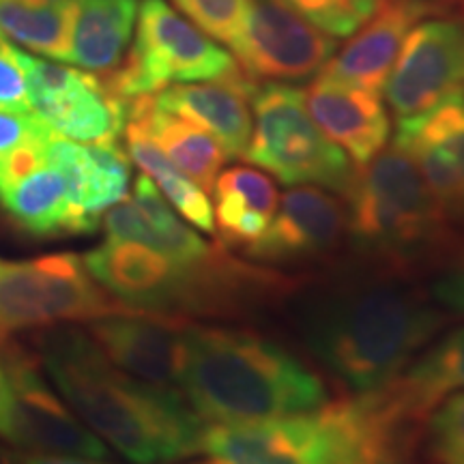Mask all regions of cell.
Returning <instances> with one entry per match:
<instances>
[{
  "instance_id": "6da1fadb",
  "label": "cell",
  "mask_w": 464,
  "mask_h": 464,
  "mask_svg": "<svg viewBox=\"0 0 464 464\" xmlns=\"http://www.w3.org/2000/svg\"><path fill=\"white\" fill-rule=\"evenodd\" d=\"M290 299L301 344L348 398L385 390L454 321L420 277L359 258Z\"/></svg>"
},
{
  "instance_id": "7a4b0ae2",
  "label": "cell",
  "mask_w": 464,
  "mask_h": 464,
  "mask_svg": "<svg viewBox=\"0 0 464 464\" xmlns=\"http://www.w3.org/2000/svg\"><path fill=\"white\" fill-rule=\"evenodd\" d=\"M39 355L69 409L127 460L161 464L200 454L207 421L183 393L116 368L89 332L72 324L45 327Z\"/></svg>"
},
{
  "instance_id": "3957f363",
  "label": "cell",
  "mask_w": 464,
  "mask_h": 464,
  "mask_svg": "<svg viewBox=\"0 0 464 464\" xmlns=\"http://www.w3.org/2000/svg\"><path fill=\"white\" fill-rule=\"evenodd\" d=\"M110 297L161 316L241 318L288 299L304 277L232 256L222 243L194 263H179L147 246L108 239L84 256Z\"/></svg>"
},
{
  "instance_id": "277c9868",
  "label": "cell",
  "mask_w": 464,
  "mask_h": 464,
  "mask_svg": "<svg viewBox=\"0 0 464 464\" xmlns=\"http://www.w3.org/2000/svg\"><path fill=\"white\" fill-rule=\"evenodd\" d=\"M179 390L200 420L235 423L327 404L321 372L254 329L185 323Z\"/></svg>"
},
{
  "instance_id": "5b68a950",
  "label": "cell",
  "mask_w": 464,
  "mask_h": 464,
  "mask_svg": "<svg viewBox=\"0 0 464 464\" xmlns=\"http://www.w3.org/2000/svg\"><path fill=\"white\" fill-rule=\"evenodd\" d=\"M398 434L368 398H344L307 413L207 423L200 454L213 464H379L406 458Z\"/></svg>"
},
{
  "instance_id": "8992f818",
  "label": "cell",
  "mask_w": 464,
  "mask_h": 464,
  "mask_svg": "<svg viewBox=\"0 0 464 464\" xmlns=\"http://www.w3.org/2000/svg\"><path fill=\"white\" fill-rule=\"evenodd\" d=\"M454 239L420 168L398 144L357 170L346 196V241L365 263L428 276Z\"/></svg>"
},
{
  "instance_id": "52a82bcc",
  "label": "cell",
  "mask_w": 464,
  "mask_h": 464,
  "mask_svg": "<svg viewBox=\"0 0 464 464\" xmlns=\"http://www.w3.org/2000/svg\"><path fill=\"white\" fill-rule=\"evenodd\" d=\"M249 103L254 127L243 155L249 164L284 185H316L346 198L357 168L312 121L304 91L284 82L256 84Z\"/></svg>"
},
{
  "instance_id": "ba28073f",
  "label": "cell",
  "mask_w": 464,
  "mask_h": 464,
  "mask_svg": "<svg viewBox=\"0 0 464 464\" xmlns=\"http://www.w3.org/2000/svg\"><path fill=\"white\" fill-rule=\"evenodd\" d=\"M136 39L106 82L125 102L172 84L208 82L241 72L237 58L166 0H142Z\"/></svg>"
},
{
  "instance_id": "9c48e42d",
  "label": "cell",
  "mask_w": 464,
  "mask_h": 464,
  "mask_svg": "<svg viewBox=\"0 0 464 464\" xmlns=\"http://www.w3.org/2000/svg\"><path fill=\"white\" fill-rule=\"evenodd\" d=\"M131 310L100 286L72 252L34 260H0V332L92 323Z\"/></svg>"
},
{
  "instance_id": "30bf717a",
  "label": "cell",
  "mask_w": 464,
  "mask_h": 464,
  "mask_svg": "<svg viewBox=\"0 0 464 464\" xmlns=\"http://www.w3.org/2000/svg\"><path fill=\"white\" fill-rule=\"evenodd\" d=\"M28 102L54 136L97 144L119 142L125 131L130 102L119 97L100 75L42 61L22 52Z\"/></svg>"
},
{
  "instance_id": "8fae6325",
  "label": "cell",
  "mask_w": 464,
  "mask_h": 464,
  "mask_svg": "<svg viewBox=\"0 0 464 464\" xmlns=\"http://www.w3.org/2000/svg\"><path fill=\"white\" fill-rule=\"evenodd\" d=\"M382 91L396 125L464 95V17H430L413 26Z\"/></svg>"
},
{
  "instance_id": "7c38bea8",
  "label": "cell",
  "mask_w": 464,
  "mask_h": 464,
  "mask_svg": "<svg viewBox=\"0 0 464 464\" xmlns=\"http://www.w3.org/2000/svg\"><path fill=\"white\" fill-rule=\"evenodd\" d=\"M230 50L256 82H299L321 73L338 44L282 0H247L241 34Z\"/></svg>"
},
{
  "instance_id": "4fadbf2b",
  "label": "cell",
  "mask_w": 464,
  "mask_h": 464,
  "mask_svg": "<svg viewBox=\"0 0 464 464\" xmlns=\"http://www.w3.org/2000/svg\"><path fill=\"white\" fill-rule=\"evenodd\" d=\"M0 365L14 387L17 448L48 456L106 460L110 451L103 440L89 430L73 415V411H69L65 400L52 392L37 359L3 332H0Z\"/></svg>"
},
{
  "instance_id": "5bb4252c",
  "label": "cell",
  "mask_w": 464,
  "mask_h": 464,
  "mask_svg": "<svg viewBox=\"0 0 464 464\" xmlns=\"http://www.w3.org/2000/svg\"><path fill=\"white\" fill-rule=\"evenodd\" d=\"M346 241V205L316 185H295L277 207L269 228L243 256L265 266L327 263Z\"/></svg>"
},
{
  "instance_id": "9a60e30c",
  "label": "cell",
  "mask_w": 464,
  "mask_h": 464,
  "mask_svg": "<svg viewBox=\"0 0 464 464\" xmlns=\"http://www.w3.org/2000/svg\"><path fill=\"white\" fill-rule=\"evenodd\" d=\"M185 318L127 310L89 323L103 355L133 379L160 390H179Z\"/></svg>"
},
{
  "instance_id": "2e32d148",
  "label": "cell",
  "mask_w": 464,
  "mask_h": 464,
  "mask_svg": "<svg viewBox=\"0 0 464 464\" xmlns=\"http://www.w3.org/2000/svg\"><path fill=\"white\" fill-rule=\"evenodd\" d=\"M464 392V324L426 346L385 390L363 396L393 430L413 437L440 400Z\"/></svg>"
},
{
  "instance_id": "e0dca14e",
  "label": "cell",
  "mask_w": 464,
  "mask_h": 464,
  "mask_svg": "<svg viewBox=\"0 0 464 464\" xmlns=\"http://www.w3.org/2000/svg\"><path fill=\"white\" fill-rule=\"evenodd\" d=\"M393 144L413 158L448 222L464 226V95L396 125Z\"/></svg>"
},
{
  "instance_id": "ac0fdd59",
  "label": "cell",
  "mask_w": 464,
  "mask_h": 464,
  "mask_svg": "<svg viewBox=\"0 0 464 464\" xmlns=\"http://www.w3.org/2000/svg\"><path fill=\"white\" fill-rule=\"evenodd\" d=\"M432 11L428 0H379L372 15L351 34L344 48L335 50L318 75L382 92L406 34Z\"/></svg>"
},
{
  "instance_id": "d6986e66",
  "label": "cell",
  "mask_w": 464,
  "mask_h": 464,
  "mask_svg": "<svg viewBox=\"0 0 464 464\" xmlns=\"http://www.w3.org/2000/svg\"><path fill=\"white\" fill-rule=\"evenodd\" d=\"M304 102L318 130L344 150L357 170L387 147L392 121L381 92L318 75L304 91Z\"/></svg>"
},
{
  "instance_id": "ffe728a7",
  "label": "cell",
  "mask_w": 464,
  "mask_h": 464,
  "mask_svg": "<svg viewBox=\"0 0 464 464\" xmlns=\"http://www.w3.org/2000/svg\"><path fill=\"white\" fill-rule=\"evenodd\" d=\"M45 158L65 177L73 213L89 235L102 216L116 202L127 198L131 166L119 142H75L52 133Z\"/></svg>"
},
{
  "instance_id": "44dd1931",
  "label": "cell",
  "mask_w": 464,
  "mask_h": 464,
  "mask_svg": "<svg viewBox=\"0 0 464 464\" xmlns=\"http://www.w3.org/2000/svg\"><path fill=\"white\" fill-rule=\"evenodd\" d=\"M256 80L237 72L208 82L172 84L155 92L153 102L161 110L191 121L222 144L228 158H243L252 138V92Z\"/></svg>"
},
{
  "instance_id": "7402d4cb",
  "label": "cell",
  "mask_w": 464,
  "mask_h": 464,
  "mask_svg": "<svg viewBox=\"0 0 464 464\" xmlns=\"http://www.w3.org/2000/svg\"><path fill=\"white\" fill-rule=\"evenodd\" d=\"M103 230L108 239L140 243L179 263H194L216 249L179 218L147 174L136 179L130 198L108 208Z\"/></svg>"
},
{
  "instance_id": "603a6c76",
  "label": "cell",
  "mask_w": 464,
  "mask_h": 464,
  "mask_svg": "<svg viewBox=\"0 0 464 464\" xmlns=\"http://www.w3.org/2000/svg\"><path fill=\"white\" fill-rule=\"evenodd\" d=\"M0 207L15 226L34 237L84 235L69 200L65 177L48 158L0 181Z\"/></svg>"
},
{
  "instance_id": "cb8c5ba5",
  "label": "cell",
  "mask_w": 464,
  "mask_h": 464,
  "mask_svg": "<svg viewBox=\"0 0 464 464\" xmlns=\"http://www.w3.org/2000/svg\"><path fill=\"white\" fill-rule=\"evenodd\" d=\"M213 218L224 247L247 249L269 228L277 211L274 179L252 166H232L218 174L213 185Z\"/></svg>"
},
{
  "instance_id": "d4e9b609",
  "label": "cell",
  "mask_w": 464,
  "mask_h": 464,
  "mask_svg": "<svg viewBox=\"0 0 464 464\" xmlns=\"http://www.w3.org/2000/svg\"><path fill=\"white\" fill-rule=\"evenodd\" d=\"M127 121H133L147 131V136L158 144L161 153L181 170L185 177L198 183L205 191H211L218 174L222 172L224 153L211 133L191 121L161 110L153 102V95L136 97L130 102Z\"/></svg>"
},
{
  "instance_id": "484cf974",
  "label": "cell",
  "mask_w": 464,
  "mask_h": 464,
  "mask_svg": "<svg viewBox=\"0 0 464 464\" xmlns=\"http://www.w3.org/2000/svg\"><path fill=\"white\" fill-rule=\"evenodd\" d=\"M140 0H73L67 63L92 73H110L123 61Z\"/></svg>"
},
{
  "instance_id": "4316f807",
  "label": "cell",
  "mask_w": 464,
  "mask_h": 464,
  "mask_svg": "<svg viewBox=\"0 0 464 464\" xmlns=\"http://www.w3.org/2000/svg\"><path fill=\"white\" fill-rule=\"evenodd\" d=\"M125 140L130 158L142 168L149 179L160 185L161 196L170 202L174 211L181 216L185 222L198 228L200 232H216V218H213V205L207 198V191L198 183L191 181L189 177L179 170L170 160L161 153L158 144L147 136L140 125L127 121Z\"/></svg>"
},
{
  "instance_id": "83f0119b",
  "label": "cell",
  "mask_w": 464,
  "mask_h": 464,
  "mask_svg": "<svg viewBox=\"0 0 464 464\" xmlns=\"http://www.w3.org/2000/svg\"><path fill=\"white\" fill-rule=\"evenodd\" d=\"M73 0H0V37L67 63Z\"/></svg>"
},
{
  "instance_id": "f1b7e54d",
  "label": "cell",
  "mask_w": 464,
  "mask_h": 464,
  "mask_svg": "<svg viewBox=\"0 0 464 464\" xmlns=\"http://www.w3.org/2000/svg\"><path fill=\"white\" fill-rule=\"evenodd\" d=\"M282 3L312 22L318 31L340 39L351 37L372 15L379 0H282Z\"/></svg>"
},
{
  "instance_id": "f546056e",
  "label": "cell",
  "mask_w": 464,
  "mask_h": 464,
  "mask_svg": "<svg viewBox=\"0 0 464 464\" xmlns=\"http://www.w3.org/2000/svg\"><path fill=\"white\" fill-rule=\"evenodd\" d=\"M423 423L434 462L464 464V392L440 400Z\"/></svg>"
},
{
  "instance_id": "4dcf8cb0",
  "label": "cell",
  "mask_w": 464,
  "mask_h": 464,
  "mask_svg": "<svg viewBox=\"0 0 464 464\" xmlns=\"http://www.w3.org/2000/svg\"><path fill=\"white\" fill-rule=\"evenodd\" d=\"M189 22L216 42L228 45L239 39L243 20H246L247 0H172Z\"/></svg>"
},
{
  "instance_id": "1f68e13d",
  "label": "cell",
  "mask_w": 464,
  "mask_h": 464,
  "mask_svg": "<svg viewBox=\"0 0 464 464\" xmlns=\"http://www.w3.org/2000/svg\"><path fill=\"white\" fill-rule=\"evenodd\" d=\"M428 293L451 318H464V230L454 235L445 254L434 265Z\"/></svg>"
},
{
  "instance_id": "d6a6232c",
  "label": "cell",
  "mask_w": 464,
  "mask_h": 464,
  "mask_svg": "<svg viewBox=\"0 0 464 464\" xmlns=\"http://www.w3.org/2000/svg\"><path fill=\"white\" fill-rule=\"evenodd\" d=\"M0 110L31 112L22 50L0 37Z\"/></svg>"
},
{
  "instance_id": "836d02e7",
  "label": "cell",
  "mask_w": 464,
  "mask_h": 464,
  "mask_svg": "<svg viewBox=\"0 0 464 464\" xmlns=\"http://www.w3.org/2000/svg\"><path fill=\"white\" fill-rule=\"evenodd\" d=\"M52 133L33 112H7L0 110V166L11 155L39 138Z\"/></svg>"
},
{
  "instance_id": "e575fe53",
  "label": "cell",
  "mask_w": 464,
  "mask_h": 464,
  "mask_svg": "<svg viewBox=\"0 0 464 464\" xmlns=\"http://www.w3.org/2000/svg\"><path fill=\"white\" fill-rule=\"evenodd\" d=\"M17 437V411H15V396L14 387L0 365V439L9 440L15 445Z\"/></svg>"
},
{
  "instance_id": "d590c367",
  "label": "cell",
  "mask_w": 464,
  "mask_h": 464,
  "mask_svg": "<svg viewBox=\"0 0 464 464\" xmlns=\"http://www.w3.org/2000/svg\"><path fill=\"white\" fill-rule=\"evenodd\" d=\"M20 464H102V460H86V458L72 456H48V454H33L20 458ZM213 464V462H207Z\"/></svg>"
},
{
  "instance_id": "8d00e7d4",
  "label": "cell",
  "mask_w": 464,
  "mask_h": 464,
  "mask_svg": "<svg viewBox=\"0 0 464 464\" xmlns=\"http://www.w3.org/2000/svg\"><path fill=\"white\" fill-rule=\"evenodd\" d=\"M0 464H20V458H15L14 451L0 445Z\"/></svg>"
},
{
  "instance_id": "74e56055",
  "label": "cell",
  "mask_w": 464,
  "mask_h": 464,
  "mask_svg": "<svg viewBox=\"0 0 464 464\" xmlns=\"http://www.w3.org/2000/svg\"><path fill=\"white\" fill-rule=\"evenodd\" d=\"M379 464H406V458H393V460H385V462H379Z\"/></svg>"
},
{
  "instance_id": "f35d334b",
  "label": "cell",
  "mask_w": 464,
  "mask_h": 464,
  "mask_svg": "<svg viewBox=\"0 0 464 464\" xmlns=\"http://www.w3.org/2000/svg\"><path fill=\"white\" fill-rule=\"evenodd\" d=\"M456 3H460V7H462V11H464V0H456Z\"/></svg>"
}]
</instances>
